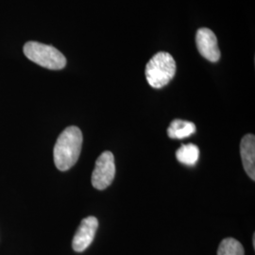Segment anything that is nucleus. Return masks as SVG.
Wrapping results in <instances>:
<instances>
[{
  "label": "nucleus",
  "mask_w": 255,
  "mask_h": 255,
  "mask_svg": "<svg viewBox=\"0 0 255 255\" xmlns=\"http://www.w3.org/2000/svg\"><path fill=\"white\" fill-rule=\"evenodd\" d=\"M82 140V130L75 126L66 128L59 135L53 150L54 164L59 170L66 171L78 162Z\"/></svg>",
  "instance_id": "f257e3e1"
},
{
  "label": "nucleus",
  "mask_w": 255,
  "mask_h": 255,
  "mask_svg": "<svg viewBox=\"0 0 255 255\" xmlns=\"http://www.w3.org/2000/svg\"><path fill=\"white\" fill-rule=\"evenodd\" d=\"M176 70V62L173 57L164 51L158 52L146 65V81L155 89L163 88L171 82Z\"/></svg>",
  "instance_id": "f03ea898"
},
{
  "label": "nucleus",
  "mask_w": 255,
  "mask_h": 255,
  "mask_svg": "<svg viewBox=\"0 0 255 255\" xmlns=\"http://www.w3.org/2000/svg\"><path fill=\"white\" fill-rule=\"evenodd\" d=\"M23 50L28 60L47 69L61 70L66 65L64 54L54 46L30 41L25 44Z\"/></svg>",
  "instance_id": "7ed1b4c3"
},
{
  "label": "nucleus",
  "mask_w": 255,
  "mask_h": 255,
  "mask_svg": "<svg viewBox=\"0 0 255 255\" xmlns=\"http://www.w3.org/2000/svg\"><path fill=\"white\" fill-rule=\"evenodd\" d=\"M115 176V156L111 151H104L96 161L92 173V185L98 190H104L112 184Z\"/></svg>",
  "instance_id": "20e7f679"
},
{
  "label": "nucleus",
  "mask_w": 255,
  "mask_h": 255,
  "mask_svg": "<svg viewBox=\"0 0 255 255\" xmlns=\"http://www.w3.org/2000/svg\"><path fill=\"white\" fill-rule=\"evenodd\" d=\"M196 44L199 52L206 60L216 63L220 59L218 39L210 28L201 27L198 29L196 34Z\"/></svg>",
  "instance_id": "39448f33"
},
{
  "label": "nucleus",
  "mask_w": 255,
  "mask_h": 255,
  "mask_svg": "<svg viewBox=\"0 0 255 255\" xmlns=\"http://www.w3.org/2000/svg\"><path fill=\"white\" fill-rule=\"evenodd\" d=\"M98 228L99 220L97 218L88 217L86 219H82L72 241L74 251L77 253H82L90 246L95 238Z\"/></svg>",
  "instance_id": "423d86ee"
},
{
  "label": "nucleus",
  "mask_w": 255,
  "mask_h": 255,
  "mask_svg": "<svg viewBox=\"0 0 255 255\" xmlns=\"http://www.w3.org/2000/svg\"><path fill=\"white\" fill-rule=\"evenodd\" d=\"M240 154L246 173L255 181V136L254 134H247L242 138L240 143Z\"/></svg>",
  "instance_id": "0eeeda50"
},
{
  "label": "nucleus",
  "mask_w": 255,
  "mask_h": 255,
  "mask_svg": "<svg viewBox=\"0 0 255 255\" xmlns=\"http://www.w3.org/2000/svg\"><path fill=\"white\" fill-rule=\"evenodd\" d=\"M196 131V125L182 119H175L167 128V134L172 139H183L191 136Z\"/></svg>",
  "instance_id": "6e6552de"
},
{
  "label": "nucleus",
  "mask_w": 255,
  "mask_h": 255,
  "mask_svg": "<svg viewBox=\"0 0 255 255\" xmlns=\"http://www.w3.org/2000/svg\"><path fill=\"white\" fill-rule=\"evenodd\" d=\"M176 158L180 163L188 166H193L199 161L200 148L195 144L182 145L176 151Z\"/></svg>",
  "instance_id": "1a4fd4ad"
},
{
  "label": "nucleus",
  "mask_w": 255,
  "mask_h": 255,
  "mask_svg": "<svg viewBox=\"0 0 255 255\" xmlns=\"http://www.w3.org/2000/svg\"><path fill=\"white\" fill-rule=\"evenodd\" d=\"M218 255H245V251L239 241L229 237L223 239L219 244Z\"/></svg>",
  "instance_id": "9d476101"
}]
</instances>
